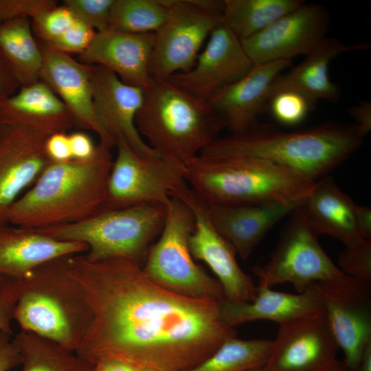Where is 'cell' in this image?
Wrapping results in <instances>:
<instances>
[{"label":"cell","instance_id":"6da1fadb","mask_svg":"<svg viewBox=\"0 0 371 371\" xmlns=\"http://www.w3.org/2000/svg\"><path fill=\"white\" fill-rule=\"evenodd\" d=\"M93 319L75 351L93 365L108 359L157 371L190 369L236 337L214 299L171 292L153 282L138 262L124 257L91 262L70 256Z\"/></svg>","mask_w":371,"mask_h":371},{"label":"cell","instance_id":"7a4b0ae2","mask_svg":"<svg viewBox=\"0 0 371 371\" xmlns=\"http://www.w3.org/2000/svg\"><path fill=\"white\" fill-rule=\"evenodd\" d=\"M363 138L354 124L328 122L284 131L271 123H257L241 133L218 137L200 155L264 159L317 181L346 160Z\"/></svg>","mask_w":371,"mask_h":371},{"label":"cell","instance_id":"3957f363","mask_svg":"<svg viewBox=\"0 0 371 371\" xmlns=\"http://www.w3.org/2000/svg\"><path fill=\"white\" fill-rule=\"evenodd\" d=\"M111 148L100 143L87 160L50 162L13 204L8 224L36 229L75 223L98 212L113 161Z\"/></svg>","mask_w":371,"mask_h":371},{"label":"cell","instance_id":"277c9868","mask_svg":"<svg viewBox=\"0 0 371 371\" xmlns=\"http://www.w3.org/2000/svg\"><path fill=\"white\" fill-rule=\"evenodd\" d=\"M70 256L47 261L18 278L14 319L21 330L75 352L89 330L93 313L82 286L72 274Z\"/></svg>","mask_w":371,"mask_h":371},{"label":"cell","instance_id":"5b68a950","mask_svg":"<svg viewBox=\"0 0 371 371\" xmlns=\"http://www.w3.org/2000/svg\"><path fill=\"white\" fill-rule=\"evenodd\" d=\"M183 164L191 189L203 199L220 204L304 203L317 182L253 157L199 155Z\"/></svg>","mask_w":371,"mask_h":371},{"label":"cell","instance_id":"8992f818","mask_svg":"<svg viewBox=\"0 0 371 371\" xmlns=\"http://www.w3.org/2000/svg\"><path fill=\"white\" fill-rule=\"evenodd\" d=\"M143 91L135 126L161 157L185 163L200 155L226 128L223 117L207 101L168 80L151 78Z\"/></svg>","mask_w":371,"mask_h":371},{"label":"cell","instance_id":"52a82bcc","mask_svg":"<svg viewBox=\"0 0 371 371\" xmlns=\"http://www.w3.org/2000/svg\"><path fill=\"white\" fill-rule=\"evenodd\" d=\"M166 214V206L141 203L100 210L75 223L33 230L56 239L85 243L88 251L84 256L91 262L124 257L142 265L163 229Z\"/></svg>","mask_w":371,"mask_h":371},{"label":"cell","instance_id":"ba28073f","mask_svg":"<svg viewBox=\"0 0 371 371\" xmlns=\"http://www.w3.org/2000/svg\"><path fill=\"white\" fill-rule=\"evenodd\" d=\"M194 227L190 207L171 197L163 229L149 249L143 271L153 282L175 293L221 302L225 299L221 284L194 262L190 253L188 238Z\"/></svg>","mask_w":371,"mask_h":371},{"label":"cell","instance_id":"9c48e42d","mask_svg":"<svg viewBox=\"0 0 371 371\" xmlns=\"http://www.w3.org/2000/svg\"><path fill=\"white\" fill-rule=\"evenodd\" d=\"M115 147L116 157L100 210L141 203L167 206L172 194L187 185L183 162L170 157H142L122 137L117 139Z\"/></svg>","mask_w":371,"mask_h":371},{"label":"cell","instance_id":"30bf717a","mask_svg":"<svg viewBox=\"0 0 371 371\" xmlns=\"http://www.w3.org/2000/svg\"><path fill=\"white\" fill-rule=\"evenodd\" d=\"M290 214L269 260L252 269L258 279V286L271 288L289 282L300 293L313 282L343 275L320 245V234L303 205Z\"/></svg>","mask_w":371,"mask_h":371},{"label":"cell","instance_id":"8fae6325","mask_svg":"<svg viewBox=\"0 0 371 371\" xmlns=\"http://www.w3.org/2000/svg\"><path fill=\"white\" fill-rule=\"evenodd\" d=\"M168 16L155 32L149 65L152 78L168 80L190 70L200 48L222 21V13L200 6L196 0H164Z\"/></svg>","mask_w":371,"mask_h":371},{"label":"cell","instance_id":"7c38bea8","mask_svg":"<svg viewBox=\"0 0 371 371\" xmlns=\"http://www.w3.org/2000/svg\"><path fill=\"white\" fill-rule=\"evenodd\" d=\"M311 284L344 352L343 361L355 371L371 340V284L344 273Z\"/></svg>","mask_w":371,"mask_h":371},{"label":"cell","instance_id":"4fadbf2b","mask_svg":"<svg viewBox=\"0 0 371 371\" xmlns=\"http://www.w3.org/2000/svg\"><path fill=\"white\" fill-rule=\"evenodd\" d=\"M330 21V14L322 5L304 3L240 41L254 65L291 60L296 56H306L326 38Z\"/></svg>","mask_w":371,"mask_h":371},{"label":"cell","instance_id":"5bb4252c","mask_svg":"<svg viewBox=\"0 0 371 371\" xmlns=\"http://www.w3.org/2000/svg\"><path fill=\"white\" fill-rule=\"evenodd\" d=\"M93 104L98 122L111 148L123 138L142 157L159 156L141 137L135 117L144 98L143 89L122 82L110 69L89 65Z\"/></svg>","mask_w":371,"mask_h":371},{"label":"cell","instance_id":"9a60e30c","mask_svg":"<svg viewBox=\"0 0 371 371\" xmlns=\"http://www.w3.org/2000/svg\"><path fill=\"white\" fill-rule=\"evenodd\" d=\"M172 197L181 200L193 213L194 227L188 238L193 258L205 262L216 275L225 300L234 302L253 301L257 294V286L251 276L241 269L234 247L212 225L195 193L187 185Z\"/></svg>","mask_w":371,"mask_h":371},{"label":"cell","instance_id":"2e32d148","mask_svg":"<svg viewBox=\"0 0 371 371\" xmlns=\"http://www.w3.org/2000/svg\"><path fill=\"white\" fill-rule=\"evenodd\" d=\"M254 66L240 40L221 21L211 32L194 67L168 80L207 101L216 91L246 75Z\"/></svg>","mask_w":371,"mask_h":371},{"label":"cell","instance_id":"e0dca14e","mask_svg":"<svg viewBox=\"0 0 371 371\" xmlns=\"http://www.w3.org/2000/svg\"><path fill=\"white\" fill-rule=\"evenodd\" d=\"M267 363L271 371H311L339 349L324 309L279 324Z\"/></svg>","mask_w":371,"mask_h":371},{"label":"cell","instance_id":"ac0fdd59","mask_svg":"<svg viewBox=\"0 0 371 371\" xmlns=\"http://www.w3.org/2000/svg\"><path fill=\"white\" fill-rule=\"evenodd\" d=\"M47 138L19 126L0 124V225H8L13 204L51 162L45 150Z\"/></svg>","mask_w":371,"mask_h":371},{"label":"cell","instance_id":"d6986e66","mask_svg":"<svg viewBox=\"0 0 371 371\" xmlns=\"http://www.w3.org/2000/svg\"><path fill=\"white\" fill-rule=\"evenodd\" d=\"M195 194L212 225L243 259H247L251 254L264 236L280 220L303 204L225 205L205 201Z\"/></svg>","mask_w":371,"mask_h":371},{"label":"cell","instance_id":"ffe728a7","mask_svg":"<svg viewBox=\"0 0 371 371\" xmlns=\"http://www.w3.org/2000/svg\"><path fill=\"white\" fill-rule=\"evenodd\" d=\"M282 60L254 65L243 77L216 91L207 100L224 119L231 133L255 126L268 104L269 88L274 80L289 67Z\"/></svg>","mask_w":371,"mask_h":371},{"label":"cell","instance_id":"44dd1931","mask_svg":"<svg viewBox=\"0 0 371 371\" xmlns=\"http://www.w3.org/2000/svg\"><path fill=\"white\" fill-rule=\"evenodd\" d=\"M155 32L126 33L112 30L97 32L78 61L103 66L124 83L144 88L150 82L149 65Z\"/></svg>","mask_w":371,"mask_h":371},{"label":"cell","instance_id":"7402d4cb","mask_svg":"<svg viewBox=\"0 0 371 371\" xmlns=\"http://www.w3.org/2000/svg\"><path fill=\"white\" fill-rule=\"evenodd\" d=\"M40 45L43 56L41 80L63 102L76 126L93 131L99 136L100 144L109 146L95 114L89 65L68 54Z\"/></svg>","mask_w":371,"mask_h":371},{"label":"cell","instance_id":"603a6c76","mask_svg":"<svg viewBox=\"0 0 371 371\" xmlns=\"http://www.w3.org/2000/svg\"><path fill=\"white\" fill-rule=\"evenodd\" d=\"M0 124L19 126L47 137L76 126L65 104L41 80L21 87L0 104Z\"/></svg>","mask_w":371,"mask_h":371},{"label":"cell","instance_id":"cb8c5ba5","mask_svg":"<svg viewBox=\"0 0 371 371\" xmlns=\"http://www.w3.org/2000/svg\"><path fill=\"white\" fill-rule=\"evenodd\" d=\"M370 47L368 43L344 44L333 37L324 38L299 65L274 80L269 88L268 101L280 91L293 90L313 101L324 100L336 102L341 96V89L329 78L330 63L342 53L367 50Z\"/></svg>","mask_w":371,"mask_h":371},{"label":"cell","instance_id":"d4e9b609","mask_svg":"<svg viewBox=\"0 0 371 371\" xmlns=\"http://www.w3.org/2000/svg\"><path fill=\"white\" fill-rule=\"evenodd\" d=\"M82 242L56 239L33 229L0 225V273L19 278L50 260L85 254Z\"/></svg>","mask_w":371,"mask_h":371},{"label":"cell","instance_id":"484cf974","mask_svg":"<svg viewBox=\"0 0 371 371\" xmlns=\"http://www.w3.org/2000/svg\"><path fill=\"white\" fill-rule=\"evenodd\" d=\"M221 319L232 327L260 319L281 324L323 309L320 298L312 284L304 291L289 293L257 286L255 299L249 302L223 300L218 303Z\"/></svg>","mask_w":371,"mask_h":371},{"label":"cell","instance_id":"4316f807","mask_svg":"<svg viewBox=\"0 0 371 371\" xmlns=\"http://www.w3.org/2000/svg\"><path fill=\"white\" fill-rule=\"evenodd\" d=\"M355 205L330 177L317 180L302 204L320 234L336 238L345 246L366 240L359 234L356 224Z\"/></svg>","mask_w":371,"mask_h":371},{"label":"cell","instance_id":"83f0119b","mask_svg":"<svg viewBox=\"0 0 371 371\" xmlns=\"http://www.w3.org/2000/svg\"><path fill=\"white\" fill-rule=\"evenodd\" d=\"M0 54L21 87L41 80L43 56L33 33L31 19H14L0 22Z\"/></svg>","mask_w":371,"mask_h":371},{"label":"cell","instance_id":"f1b7e54d","mask_svg":"<svg viewBox=\"0 0 371 371\" xmlns=\"http://www.w3.org/2000/svg\"><path fill=\"white\" fill-rule=\"evenodd\" d=\"M222 22L240 39L247 38L298 8L302 0H223Z\"/></svg>","mask_w":371,"mask_h":371},{"label":"cell","instance_id":"f546056e","mask_svg":"<svg viewBox=\"0 0 371 371\" xmlns=\"http://www.w3.org/2000/svg\"><path fill=\"white\" fill-rule=\"evenodd\" d=\"M12 340L21 356V371H93V365L76 352L34 333L21 330Z\"/></svg>","mask_w":371,"mask_h":371},{"label":"cell","instance_id":"4dcf8cb0","mask_svg":"<svg viewBox=\"0 0 371 371\" xmlns=\"http://www.w3.org/2000/svg\"><path fill=\"white\" fill-rule=\"evenodd\" d=\"M272 344L267 339L232 337L203 362L183 371H244L265 366Z\"/></svg>","mask_w":371,"mask_h":371},{"label":"cell","instance_id":"1f68e13d","mask_svg":"<svg viewBox=\"0 0 371 371\" xmlns=\"http://www.w3.org/2000/svg\"><path fill=\"white\" fill-rule=\"evenodd\" d=\"M167 16L164 0H114L109 30L131 34L156 32Z\"/></svg>","mask_w":371,"mask_h":371},{"label":"cell","instance_id":"d6a6232c","mask_svg":"<svg viewBox=\"0 0 371 371\" xmlns=\"http://www.w3.org/2000/svg\"><path fill=\"white\" fill-rule=\"evenodd\" d=\"M315 101L293 90H282L269 100V111L281 124L293 126L302 123L313 109Z\"/></svg>","mask_w":371,"mask_h":371},{"label":"cell","instance_id":"836d02e7","mask_svg":"<svg viewBox=\"0 0 371 371\" xmlns=\"http://www.w3.org/2000/svg\"><path fill=\"white\" fill-rule=\"evenodd\" d=\"M74 14L65 5L56 6L32 19L33 33L41 45H49L76 21Z\"/></svg>","mask_w":371,"mask_h":371},{"label":"cell","instance_id":"e575fe53","mask_svg":"<svg viewBox=\"0 0 371 371\" xmlns=\"http://www.w3.org/2000/svg\"><path fill=\"white\" fill-rule=\"evenodd\" d=\"M338 265L344 274L371 284V240L345 246L339 254Z\"/></svg>","mask_w":371,"mask_h":371},{"label":"cell","instance_id":"d590c367","mask_svg":"<svg viewBox=\"0 0 371 371\" xmlns=\"http://www.w3.org/2000/svg\"><path fill=\"white\" fill-rule=\"evenodd\" d=\"M114 0H65L63 5L76 19L88 25L96 32L109 30L111 8Z\"/></svg>","mask_w":371,"mask_h":371},{"label":"cell","instance_id":"8d00e7d4","mask_svg":"<svg viewBox=\"0 0 371 371\" xmlns=\"http://www.w3.org/2000/svg\"><path fill=\"white\" fill-rule=\"evenodd\" d=\"M96 33L92 27L76 19L60 36L47 46L68 54H80L89 47Z\"/></svg>","mask_w":371,"mask_h":371},{"label":"cell","instance_id":"74e56055","mask_svg":"<svg viewBox=\"0 0 371 371\" xmlns=\"http://www.w3.org/2000/svg\"><path fill=\"white\" fill-rule=\"evenodd\" d=\"M58 5L55 0H0V22L23 18L32 20Z\"/></svg>","mask_w":371,"mask_h":371},{"label":"cell","instance_id":"f35d334b","mask_svg":"<svg viewBox=\"0 0 371 371\" xmlns=\"http://www.w3.org/2000/svg\"><path fill=\"white\" fill-rule=\"evenodd\" d=\"M19 293L18 278L0 273V332L12 334L11 321Z\"/></svg>","mask_w":371,"mask_h":371},{"label":"cell","instance_id":"ab89813d","mask_svg":"<svg viewBox=\"0 0 371 371\" xmlns=\"http://www.w3.org/2000/svg\"><path fill=\"white\" fill-rule=\"evenodd\" d=\"M45 150L51 162L73 160L67 133H57L49 136L45 140Z\"/></svg>","mask_w":371,"mask_h":371},{"label":"cell","instance_id":"60d3db41","mask_svg":"<svg viewBox=\"0 0 371 371\" xmlns=\"http://www.w3.org/2000/svg\"><path fill=\"white\" fill-rule=\"evenodd\" d=\"M11 335L0 332V371H9L21 363V354Z\"/></svg>","mask_w":371,"mask_h":371},{"label":"cell","instance_id":"b9f144b4","mask_svg":"<svg viewBox=\"0 0 371 371\" xmlns=\"http://www.w3.org/2000/svg\"><path fill=\"white\" fill-rule=\"evenodd\" d=\"M73 160L84 161L91 158L97 149L89 135L82 131L69 134Z\"/></svg>","mask_w":371,"mask_h":371},{"label":"cell","instance_id":"7bdbcfd3","mask_svg":"<svg viewBox=\"0 0 371 371\" xmlns=\"http://www.w3.org/2000/svg\"><path fill=\"white\" fill-rule=\"evenodd\" d=\"M21 87L13 71L0 54V104Z\"/></svg>","mask_w":371,"mask_h":371},{"label":"cell","instance_id":"ee69618b","mask_svg":"<svg viewBox=\"0 0 371 371\" xmlns=\"http://www.w3.org/2000/svg\"><path fill=\"white\" fill-rule=\"evenodd\" d=\"M348 114L355 120V125L365 137L371 131V102H360L348 109Z\"/></svg>","mask_w":371,"mask_h":371},{"label":"cell","instance_id":"f6af8a7d","mask_svg":"<svg viewBox=\"0 0 371 371\" xmlns=\"http://www.w3.org/2000/svg\"><path fill=\"white\" fill-rule=\"evenodd\" d=\"M356 224L361 236L371 240V209L368 206L355 205Z\"/></svg>","mask_w":371,"mask_h":371},{"label":"cell","instance_id":"bcb514c9","mask_svg":"<svg viewBox=\"0 0 371 371\" xmlns=\"http://www.w3.org/2000/svg\"><path fill=\"white\" fill-rule=\"evenodd\" d=\"M136 369L120 360L108 359L95 363L93 371H135Z\"/></svg>","mask_w":371,"mask_h":371},{"label":"cell","instance_id":"7dc6e473","mask_svg":"<svg viewBox=\"0 0 371 371\" xmlns=\"http://www.w3.org/2000/svg\"><path fill=\"white\" fill-rule=\"evenodd\" d=\"M355 371H371V340L364 346Z\"/></svg>","mask_w":371,"mask_h":371},{"label":"cell","instance_id":"c3c4849f","mask_svg":"<svg viewBox=\"0 0 371 371\" xmlns=\"http://www.w3.org/2000/svg\"><path fill=\"white\" fill-rule=\"evenodd\" d=\"M311 371H353V370H352L344 363V361L339 360L336 357Z\"/></svg>","mask_w":371,"mask_h":371},{"label":"cell","instance_id":"681fc988","mask_svg":"<svg viewBox=\"0 0 371 371\" xmlns=\"http://www.w3.org/2000/svg\"><path fill=\"white\" fill-rule=\"evenodd\" d=\"M244 371H271V370L265 365V366H262L256 367V368H251V369H249V370H244Z\"/></svg>","mask_w":371,"mask_h":371},{"label":"cell","instance_id":"f907efd6","mask_svg":"<svg viewBox=\"0 0 371 371\" xmlns=\"http://www.w3.org/2000/svg\"><path fill=\"white\" fill-rule=\"evenodd\" d=\"M135 371H157V370L150 369V368H137Z\"/></svg>","mask_w":371,"mask_h":371}]
</instances>
